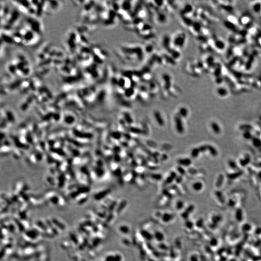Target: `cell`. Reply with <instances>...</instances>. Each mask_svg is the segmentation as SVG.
<instances>
[{
	"label": "cell",
	"mask_w": 261,
	"mask_h": 261,
	"mask_svg": "<svg viewBox=\"0 0 261 261\" xmlns=\"http://www.w3.org/2000/svg\"><path fill=\"white\" fill-rule=\"evenodd\" d=\"M252 4V8L253 11L257 14H260L261 13V4L258 2H254V4Z\"/></svg>",
	"instance_id": "obj_1"
}]
</instances>
